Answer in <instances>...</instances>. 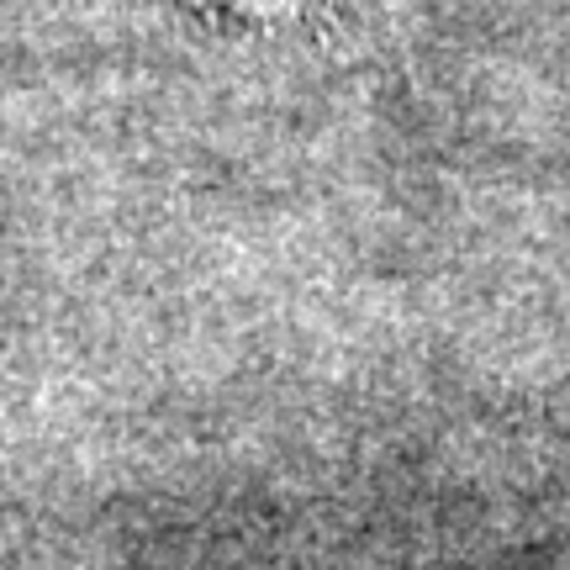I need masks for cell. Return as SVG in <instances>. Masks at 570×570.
I'll return each instance as SVG.
<instances>
[{
	"label": "cell",
	"instance_id": "cell-1",
	"mask_svg": "<svg viewBox=\"0 0 570 570\" xmlns=\"http://www.w3.org/2000/svg\"><path fill=\"white\" fill-rule=\"evenodd\" d=\"M212 27H296L327 11L333 0H180Z\"/></svg>",
	"mask_w": 570,
	"mask_h": 570
}]
</instances>
